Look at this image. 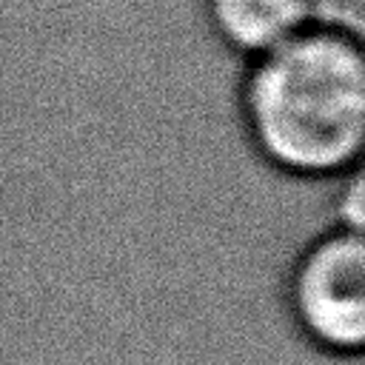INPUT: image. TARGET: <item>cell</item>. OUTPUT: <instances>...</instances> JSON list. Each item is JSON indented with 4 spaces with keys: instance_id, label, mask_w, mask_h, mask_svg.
Here are the masks:
<instances>
[{
    "instance_id": "obj_1",
    "label": "cell",
    "mask_w": 365,
    "mask_h": 365,
    "mask_svg": "<svg viewBox=\"0 0 365 365\" xmlns=\"http://www.w3.org/2000/svg\"><path fill=\"white\" fill-rule=\"evenodd\" d=\"M240 117L277 171L325 180L359 168L365 145V46L342 23L317 20L248 60Z\"/></svg>"
},
{
    "instance_id": "obj_2",
    "label": "cell",
    "mask_w": 365,
    "mask_h": 365,
    "mask_svg": "<svg viewBox=\"0 0 365 365\" xmlns=\"http://www.w3.org/2000/svg\"><path fill=\"white\" fill-rule=\"evenodd\" d=\"M297 331L322 354L356 356L365 345V240L362 228L331 225L291 265L285 285Z\"/></svg>"
},
{
    "instance_id": "obj_3",
    "label": "cell",
    "mask_w": 365,
    "mask_h": 365,
    "mask_svg": "<svg viewBox=\"0 0 365 365\" xmlns=\"http://www.w3.org/2000/svg\"><path fill=\"white\" fill-rule=\"evenodd\" d=\"M202 9L208 29L248 60L319 20V0H202Z\"/></svg>"
}]
</instances>
